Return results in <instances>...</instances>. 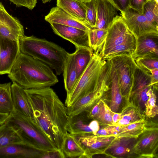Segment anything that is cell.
<instances>
[{"label": "cell", "mask_w": 158, "mask_h": 158, "mask_svg": "<svg viewBox=\"0 0 158 158\" xmlns=\"http://www.w3.org/2000/svg\"><path fill=\"white\" fill-rule=\"evenodd\" d=\"M25 90L31 106L32 119L57 149L62 152L68 133L67 107L50 87Z\"/></svg>", "instance_id": "1"}, {"label": "cell", "mask_w": 158, "mask_h": 158, "mask_svg": "<svg viewBox=\"0 0 158 158\" xmlns=\"http://www.w3.org/2000/svg\"><path fill=\"white\" fill-rule=\"evenodd\" d=\"M8 77L25 89L51 87L58 82L53 70L41 61L21 52Z\"/></svg>", "instance_id": "2"}, {"label": "cell", "mask_w": 158, "mask_h": 158, "mask_svg": "<svg viewBox=\"0 0 158 158\" xmlns=\"http://www.w3.org/2000/svg\"><path fill=\"white\" fill-rule=\"evenodd\" d=\"M22 53L45 64L56 75L63 73L69 52L59 45L45 39L24 35L19 40Z\"/></svg>", "instance_id": "3"}, {"label": "cell", "mask_w": 158, "mask_h": 158, "mask_svg": "<svg viewBox=\"0 0 158 158\" xmlns=\"http://www.w3.org/2000/svg\"><path fill=\"white\" fill-rule=\"evenodd\" d=\"M6 121L16 131L27 144L43 151H58L31 118L13 111Z\"/></svg>", "instance_id": "4"}, {"label": "cell", "mask_w": 158, "mask_h": 158, "mask_svg": "<svg viewBox=\"0 0 158 158\" xmlns=\"http://www.w3.org/2000/svg\"><path fill=\"white\" fill-rule=\"evenodd\" d=\"M106 60V59L103 58L100 51L97 50L93 53L90 61L78 79L72 91L67 95L65 101L67 107L94 89Z\"/></svg>", "instance_id": "5"}, {"label": "cell", "mask_w": 158, "mask_h": 158, "mask_svg": "<svg viewBox=\"0 0 158 158\" xmlns=\"http://www.w3.org/2000/svg\"><path fill=\"white\" fill-rule=\"evenodd\" d=\"M112 66V63L110 60L107 59L94 89L79 98L70 106L67 107L69 116L83 111L88 112L102 99L110 89Z\"/></svg>", "instance_id": "6"}, {"label": "cell", "mask_w": 158, "mask_h": 158, "mask_svg": "<svg viewBox=\"0 0 158 158\" xmlns=\"http://www.w3.org/2000/svg\"><path fill=\"white\" fill-rule=\"evenodd\" d=\"M117 73L120 91L125 102L129 101L137 65L132 55L125 53L108 58Z\"/></svg>", "instance_id": "7"}, {"label": "cell", "mask_w": 158, "mask_h": 158, "mask_svg": "<svg viewBox=\"0 0 158 158\" xmlns=\"http://www.w3.org/2000/svg\"><path fill=\"white\" fill-rule=\"evenodd\" d=\"M158 148V124L148 127L146 124L144 130L136 139L129 157L157 158Z\"/></svg>", "instance_id": "8"}, {"label": "cell", "mask_w": 158, "mask_h": 158, "mask_svg": "<svg viewBox=\"0 0 158 158\" xmlns=\"http://www.w3.org/2000/svg\"><path fill=\"white\" fill-rule=\"evenodd\" d=\"M136 41V38L127 27L121 16L117 15L107 29L100 52L104 58L113 48L123 44Z\"/></svg>", "instance_id": "9"}, {"label": "cell", "mask_w": 158, "mask_h": 158, "mask_svg": "<svg viewBox=\"0 0 158 158\" xmlns=\"http://www.w3.org/2000/svg\"><path fill=\"white\" fill-rule=\"evenodd\" d=\"M121 15L128 29L136 38L147 34H158V27L129 6Z\"/></svg>", "instance_id": "10"}, {"label": "cell", "mask_w": 158, "mask_h": 158, "mask_svg": "<svg viewBox=\"0 0 158 158\" xmlns=\"http://www.w3.org/2000/svg\"><path fill=\"white\" fill-rule=\"evenodd\" d=\"M74 136L84 151L82 158H92L97 154L105 155L106 151L116 137V135L102 136L92 134Z\"/></svg>", "instance_id": "11"}, {"label": "cell", "mask_w": 158, "mask_h": 158, "mask_svg": "<svg viewBox=\"0 0 158 158\" xmlns=\"http://www.w3.org/2000/svg\"><path fill=\"white\" fill-rule=\"evenodd\" d=\"M150 74L144 72L137 65L129 101L137 106L142 112L143 109H145V104L148 99L147 92L150 88H152Z\"/></svg>", "instance_id": "12"}, {"label": "cell", "mask_w": 158, "mask_h": 158, "mask_svg": "<svg viewBox=\"0 0 158 158\" xmlns=\"http://www.w3.org/2000/svg\"><path fill=\"white\" fill-rule=\"evenodd\" d=\"M20 52L19 41L0 35V75L10 73Z\"/></svg>", "instance_id": "13"}, {"label": "cell", "mask_w": 158, "mask_h": 158, "mask_svg": "<svg viewBox=\"0 0 158 158\" xmlns=\"http://www.w3.org/2000/svg\"><path fill=\"white\" fill-rule=\"evenodd\" d=\"M0 35L19 41L24 35L23 27L19 20L10 15L0 2Z\"/></svg>", "instance_id": "14"}, {"label": "cell", "mask_w": 158, "mask_h": 158, "mask_svg": "<svg viewBox=\"0 0 158 158\" xmlns=\"http://www.w3.org/2000/svg\"><path fill=\"white\" fill-rule=\"evenodd\" d=\"M50 24L56 34L70 41L75 47L89 46L88 31L58 23Z\"/></svg>", "instance_id": "15"}, {"label": "cell", "mask_w": 158, "mask_h": 158, "mask_svg": "<svg viewBox=\"0 0 158 158\" xmlns=\"http://www.w3.org/2000/svg\"><path fill=\"white\" fill-rule=\"evenodd\" d=\"M46 152L34 148L25 143L11 144L0 148V158H42Z\"/></svg>", "instance_id": "16"}, {"label": "cell", "mask_w": 158, "mask_h": 158, "mask_svg": "<svg viewBox=\"0 0 158 158\" xmlns=\"http://www.w3.org/2000/svg\"><path fill=\"white\" fill-rule=\"evenodd\" d=\"M132 56L134 60L139 57L158 59V34H147L136 38V48Z\"/></svg>", "instance_id": "17"}, {"label": "cell", "mask_w": 158, "mask_h": 158, "mask_svg": "<svg viewBox=\"0 0 158 158\" xmlns=\"http://www.w3.org/2000/svg\"><path fill=\"white\" fill-rule=\"evenodd\" d=\"M44 19L50 24L58 23L86 31L92 29L85 22L74 18L57 6L51 9L48 14L45 16Z\"/></svg>", "instance_id": "18"}, {"label": "cell", "mask_w": 158, "mask_h": 158, "mask_svg": "<svg viewBox=\"0 0 158 158\" xmlns=\"http://www.w3.org/2000/svg\"><path fill=\"white\" fill-rule=\"evenodd\" d=\"M97 21L95 28L107 30L118 15L117 9L108 0H95Z\"/></svg>", "instance_id": "19"}, {"label": "cell", "mask_w": 158, "mask_h": 158, "mask_svg": "<svg viewBox=\"0 0 158 158\" xmlns=\"http://www.w3.org/2000/svg\"><path fill=\"white\" fill-rule=\"evenodd\" d=\"M14 111L32 118L31 110L25 89L15 82L11 85Z\"/></svg>", "instance_id": "20"}, {"label": "cell", "mask_w": 158, "mask_h": 158, "mask_svg": "<svg viewBox=\"0 0 158 158\" xmlns=\"http://www.w3.org/2000/svg\"><path fill=\"white\" fill-rule=\"evenodd\" d=\"M90 119L87 111H85L74 115L69 116L67 130L74 136H80L93 134L89 127Z\"/></svg>", "instance_id": "21"}, {"label": "cell", "mask_w": 158, "mask_h": 158, "mask_svg": "<svg viewBox=\"0 0 158 158\" xmlns=\"http://www.w3.org/2000/svg\"><path fill=\"white\" fill-rule=\"evenodd\" d=\"M136 139L116 137L106 151L105 155L113 158L129 157Z\"/></svg>", "instance_id": "22"}, {"label": "cell", "mask_w": 158, "mask_h": 158, "mask_svg": "<svg viewBox=\"0 0 158 158\" xmlns=\"http://www.w3.org/2000/svg\"><path fill=\"white\" fill-rule=\"evenodd\" d=\"M121 113L120 119L114 125L121 127L145 120V115L130 101L125 103Z\"/></svg>", "instance_id": "23"}, {"label": "cell", "mask_w": 158, "mask_h": 158, "mask_svg": "<svg viewBox=\"0 0 158 158\" xmlns=\"http://www.w3.org/2000/svg\"><path fill=\"white\" fill-rule=\"evenodd\" d=\"M56 6L74 18L85 22L86 9L82 0H56Z\"/></svg>", "instance_id": "24"}, {"label": "cell", "mask_w": 158, "mask_h": 158, "mask_svg": "<svg viewBox=\"0 0 158 158\" xmlns=\"http://www.w3.org/2000/svg\"><path fill=\"white\" fill-rule=\"evenodd\" d=\"M63 73L64 88L68 95L72 91L77 80L73 53H69Z\"/></svg>", "instance_id": "25"}, {"label": "cell", "mask_w": 158, "mask_h": 158, "mask_svg": "<svg viewBox=\"0 0 158 158\" xmlns=\"http://www.w3.org/2000/svg\"><path fill=\"white\" fill-rule=\"evenodd\" d=\"M74 53L77 80L83 73L93 55L89 46L75 47Z\"/></svg>", "instance_id": "26"}, {"label": "cell", "mask_w": 158, "mask_h": 158, "mask_svg": "<svg viewBox=\"0 0 158 158\" xmlns=\"http://www.w3.org/2000/svg\"><path fill=\"white\" fill-rule=\"evenodd\" d=\"M61 151L64 158H82L85 153L74 136L68 133L65 137Z\"/></svg>", "instance_id": "27"}, {"label": "cell", "mask_w": 158, "mask_h": 158, "mask_svg": "<svg viewBox=\"0 0 158 158\" xmlns=\"http://www.w3.org/2000/svg\"><path fill=\"white\" fill-rule=\"evenodd\" d=\"M24 143L16 131L6 121L0 124V148L14 143Z\"/></svg>", "instance_id": "28"}, {"label": "cell", "mask_w": 158, "mask_h": 158, "mask_svg": "<svg viewBox=\"0 0 158 158\" xmlns=\"http://www.w3.org/2000/svg\"><path fill=\"white\" fill-rule=\"evenodd\" d=\"M110 85L111 101L109 107L113 111L118 112L123 97L120 91L117 73L112 63Z\"/></svg>", "instance_id": "29"}, {"label": "cell", "mask_w": 158, "mask_h": 158, "mask_svg": "<svg viewBox=\"0 0 158 158\" xmlns=\"http://www.w3.org/2000/svg\"><path fill=\"white\" fill-rule=\"evenodd\" d=\"M107 30L92 28L88 31L89 47L93 53L100 51L107 35Z\"/></svg>", "instance_id": "30"}, {"label": "cell", "mask_w": 158, "mask_h": 158, "mask_svg": "<svg viewBox=\"0 0 158 158\" xmlns=\"http://www.w3.org/2000/svg\"><path fill=\"white\" fill-rule=\"evenodd\" d=\"M10 82L0 84V113L10 114L14 111Z\"/></svg>", "instance_id": "31"}, {"label": "cell", "mask_w": 158, "mask_h": 158, "mask_svg": "<svg viewBox=\"0 0 158 158\" xmlns=\"http://www.w3.org/2000/svg\"><path fill=\"white\" fill-rule=\"evenodd\" d=\"M146 120L121 127L117 137H127L137 139L146 128Z\"/></svg>", "instance_id": "32"}, {"label": "cell", "mask_w": 158, "mask_h": 158, "mask_svg": "<svg viewBox=\"0 0 158 158\" xmlns=\"http://www.w3.org/2000/svg\"><path fill=\"white\" fill-rule=\"evenodd\" d=\"M143 14L149 22L158 27V0H149L143 6Z\"/></svg>", "instance_id": "33"}, {"label": "cell", "mask_w": 158, "mask_h": 158, "mask_svg": "<svg viewBox=\"0 0 158 158\" xmlns=\"http://www.w3.org/2000/svg\"><path fill=\"white\" fill-rule=\"evenodd\" d=\"M148 99L145 104L144 112L149 118H153L158 114V107L156 105V97L152 88H150L146 93Z\"/></svg>", "instance_id": "34"}, {"label": "cell", "mask_w": 158, "mask_h": 158, "mask_svg": "<svg viewBox=\"0 0 158 158\" xmlns=\"http://www.w3.org/2000/svg\"><path fill=\"white\" fill-rule=\"evenodd\" d=\"M136 41L127 43L112 48L104 59H107L121 54L127 53L132 56L136 48Z\"/></svg>", "instance_id": "35"}, {"label": "cell", "mask_w": 158, "mask_h": 158, "mask_svg": "<svg viewBox=\"0 0 158 158\" xmlns=\"http://www.w3.org/2000/svg\"><path fill=\"white\" fill-rule=\"evenodd\" d=\"M86 9L85 23L91 28H95L97 21L95 0H82Z\"/></svg>", "instance_id": "36"}, {"label": "cell", "mask_w": 158, "mask_h": 158, "mask_svg": "<svg viewBox=\"0 0 158 158\" xmlns=\"http://www.w3.org/2000/svg\"><path fill=\"white\" fill-rule=\"evenodd\" d=\"M137 66L144 72L151 73L150 70L158 69V59L139 57L135 60Z\"/></svg>", "instance_id": "37"}, {"label": "cell", "mask_w": 158, "mask_h": 158, "mask_svg": "<svg viewBox=\"0 0 158 158\" xmlns=\"http://www.w3.org/2000/svg\"><path fill=\"white\" fill-rule=\"evenodd\" d=\"M114 112L106 103L104 110L97 120L101 125L106 126L112 125L113 124L112 116Z\"/></svg>", "instance_id": "38"}, {"label": "cell", "mask_w": 158, "mask_h": 158, "mask_svg": "<svg viewBox=\"0 0 158 158\" xmlns=\"http://www.w3.org/2000/svg\"><path fill=\"white\" fill-rule=\"evenodd\" d=\"M106 103L102 99L88 112V117L91 119L97 120L104 110Z\"/></svg>", "instance_id": "39"}, {"label": "cell", "mask_w": 158, "mask_h": 158, "mask_svg": "<svg viewBox=\"0 0 158 158\" xmlns=\"http://www.w3.org/2000/svg\"><path fill=\"white\" fill-rule=\"evenodd\" d=\"M120 127L114 125H109L99 130L97 134L102 136L116 135Z\"/></svg>", "instance_id": "40"}, {"label": "cell", "mask_w": 158, "mask_h": 158, "mask_svg": "<svg viewBox=\"0 0 158 158\" xmlns=\"http://www.w3.org/2000/svg\"><path fill=\"white\" fill-rule=\"evenodd\" d=\"M18 7H24L30 10L35 6L37 0H8Z\"/></svg>", "instance_id": "41"}, {"label": "cell", "mask_w": 158, "mask_h": 158, "mask_svg": "<svg viewBox=\"0 0 158 158\" xmlns=\"http://www.w3.org/2000/svg\"><path fill=\"white\" fill-rule=\"evenodd\" d=\"M149 0H129V6L143 14L144 5Z\"/></svg>", "instance_id": "42"}, {"label": "cell", "mask_w": 158, "mask_h": 158, "mask_svg": "<svg viewBox=\"0 0 158 158\" xmlns=\"http://www.w3.org/2000/svg\"><path fill=\"white\" fill-rule=\"evenodd\" d=\"M120 13L129 7V0H108Z\"/></svg>", "instance_id": "43"}, {"label": "cell", "mask_w": 158, "mask_h": 158, "mask_svg": "<svg viewBox=\"0 0 158 158\" xmlns=\"http://www.w3.org/2000/svg\"><path fill=\"white\" fill-rule=\"evenodd\" d=\"M151 84L153 90L157 91L158 85V69L150 70Z\"/></svg>", "instance_id": "44"}, {"label": "cell", "mask_w": 158, "mask_h": 158, "mask_svg": "<svg viewBox=\"0 0 158 158\" xmlns=\"http://www.w3.org/2000/svg\"><path fill=\"white\" fill-rule=\"evenodd\" d=\"M89 126L92 131L93 134L96 135L100 129V124L98 121L92 119L89 123Z\"/></svg>", "instance_id": "45"}, {"label": "cell", "mask_w": 158, "mask_h": 158, "mask_svg": "<svg viewBox=\"0 0 158 158\" xmlns=\"http://www.w3.org/2000/svg\"><path fill=\"white\" fill-rule=\"evenodd\" d=\"M121 117V113L114 112L112 116L113 123L112 125H114L117 123L120 119Z\"/></svg>", "instance_id": "46"}, {"label": "cell", "mask_w": 158, "mask_h": 158, "mask_svg": "<svg viewBox=\"0 0 158 158\" xmlns=\"http://www.w3.org/2000/svg\"><path fill=\"white\" fill-rule=\"evenodd\" d=\"M10 114L0 113V124L3 123L6 121Z\"/></svg>", "instance_id": "47"}, {"label": "cell", "mask_w": 158, "mask_h": 158, "mask_svg": "<svg viewBox=\"0 0 158 158\" xmlns=\"http://www.w3.org/2000/svg\"><path fill=\"white\" fill-rule=\"evenodd\" d=\"M44 3H46L47 2H50L52 0H41Z\"/></svg>", "instance_id": "48"}, {"label": "cell", "mask_w": 158, "mask_h": 158, "mask_svg": "<svg viewBox=\"0 0 158 158\" xmlns=\"http://www.w3.org/2000/svg\"></svg>", "instance_id": "49"}]
</instances>
